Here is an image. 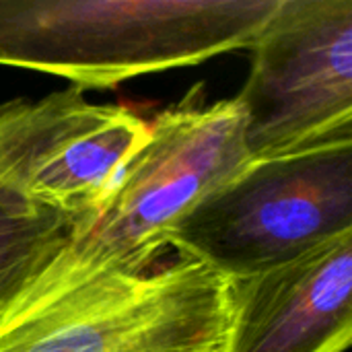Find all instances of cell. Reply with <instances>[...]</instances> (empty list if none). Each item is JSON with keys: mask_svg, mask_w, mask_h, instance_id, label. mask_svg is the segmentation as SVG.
<instances>
[{"mask_svg": "<svg viewBox=\"0 0 352 352\" xmlns=\"http://www.w3.org/2000/svg\"><path fill=\"white\" fill-rule=\"evenodd\" d=\"M148 124V140L109 196L70 225L37 278L70 280L159 266L171 254L175 227L254 161L241 105L235 97L206 101L202 85Z\"/></svg>", "mask_w": 352, "mask_h": 352, "instance_id": "6da1fadb", "label": "cell"}, {"mask_svg": "<svg viewBox=\"0 0 352 352\" xmlns=\"http://www.w3.org/2000/svg\"><path fill=\"white\" fill-rule=\"evenodd\" d=\"M278 0H0V66L74 89L204 64L248 50Z\"/></svg>", "mask_w": 352, "mask_h": 352, "instance_id": "7a4b0ae2", "label": "cell"}, {"mask_svg": "<svg viewBox=\"0 0 352 352\" xmlns=\"http://www.w3.org/2000/svg\"><path fill=\"white\" fill-rule=\"evenodd\" d=\"M229 289L184 256L144 272L33 276L0 311V352H217Z\"/></svg>", "mask_w": 352, "mask_h": 352, "instance_id": "3957f363", "label": "cell"}, {"mask_svg": "<svg viewBox=\"0 0 352 352\" xmlns=\"http://www.w3.org/2000/svg\"><path fill=\"white\" fill-rule=\"evenodd\" d=\"M344 231H352V134L252 161L175 227L169 245L235 280Z\"/></svg>", "mask_w": 352, "mask_h": 352, "instance_id": "277c9868", "label": "cell"}, {"mask_svg": "<svg viewBox=\"0 0 352 352\" xmlns=\"http://www.w3.org/2000/svg\"><path fill=\"white\" fill-rule=\"evenodd\" d=\"M235 101L254 161L352 134V0H278Z\"/></svg>", "mask_w": 352, "mask_h": 352, "instance_id": "5b68a950", "label": "cell"}, {"mask_svg": "<svg viewBox=\"0 0 352 352\" xmlns=\"http://www.w3.org/2000/svg\"><path fill=\"white\" fill-rule=\"evenodd\" d=\"M217 352H344L352 340V231L229 280Z\"/></svg>", "mask_w": 352, "mask_h": 352, "instance_id": "8992f818", "label": "cell"}, {"mask_svg": "<svg viewBox=\"0 0 352 352\" xmlns=\"http://www.w3.org/2000/svg\"><path fill=\"white\" fill-rule=\"evenodd\" d=\"M148 134L151 124L138 111L101 103L93 120L54 146L31 171L21 198L74 223L109 196Z\"/></svg>", "mask_w": 352, "mask_h": 352, "instance_id": "52a82bcc", "label": "cell"}, {"mask_svg": "<svg viewBox=\"0 0 352 352\" xmlns=\"http://www.w3.org/2000/svg\"><path fill=\"white\" fill-rule=\"evenodd\" d=\"M101 109L85 91L68 87L41 99L0 103V196L21 198L23 186L43 157ZM25 200V198H23Z\"/></svg>", "mask_w": 352, "mask_h": 352, "instance_id": "ba28073f", "label": "cell"}, {"mask_svg": "<svg viewBox=\"0 0 352 352\" xmlns=\"http://www.w3.org/2000/svg\"><path fill=\"white\" fill-rule=\"evenodd\" d=\"M72 221L16 196H0V311L64 241Z\"/></svg>", "mask_w": 352, "mask_h": 352, "instance_id": "9c48e42d", "label": "cell"}]
</instances>
